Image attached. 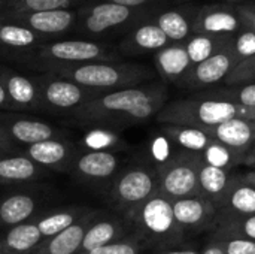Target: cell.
<instances>
[{"label": "cell", "instance_id": "6da1fadb", "mask_svg": "<svg viewBox=\"0 0 255 254\" xmlns=\"http://www.w3.org/2000/svg\"><path fill=\"white\" fill-rule=\"evenodd\" d=\"M167 99V87L151 82L100 93L75 109L73 115L85 124H137L157 117Z\"/></svg>", "mask_w": 255, "mask_h": 254}, {"label": "cell", "instance_id": "7a4b0ae2", "mask_svg": "<svg viewBox=\"0 0 255 254\" xmlns=\"http://www.w3.org/2000/svg\"><path fill=\"white\" fill-rule=\"evenodd\" d=\"M46 70L51 75L64 78L97 93L136 87L154 78V72L148 66L123 61H96L75 66H55L48 67Z\"/></svg>", "mask_w": 255, "mask_h": 254}, {"label": "cell", "instance_id": "3957f363", "mask_svg": "<svg viewBox=\"0 0 255 254\" xmlns=\"http://www.w3.org/2000/svg\"><path fill=\"white\" fill-rule=\"evenodd\" d=\"M250 109L218 99L193 94L190 97L167 102L157 114V121L167 126H182L196 129H211L227 120L244 117L247 118Z\"/></svg>", "mask_w": 255, "mask_h": 254}, {"label": "cell", "instance_id": "277c9868", "mask_svg": "<svg viewBox=\"0 0 255 254\" xmlns=\"http://www.w3.org/2000/svg\"><path fill=\"white\" fill-rule=\"evenodd\" d=\"M155 13L106 0H88L76 7V24L72 33L93 39L126 34L137 24L152 19Z\"/></svg>", "mask_w": 255, "mask_h": 254}, {"label": "cell", "instance_id": "5b68a950", "mask_svg": "<svg viewBox=\"0 0 255 254\" xmlns=\"http://www.w3.org/2000/svg\"><path fill=\"white\" fill-rule=\"evenodd\" d=\"M127 217L136 225L143 240L164 249L178 246L185 238V234L175 220L172 201L158 193L133 210Z\"/></svg>", "mask_w": 255, "mask_h": 254}, {"label": "cell", "instance_id": "8992f818", "mask_svg": "<svg viewBox=\"0 0 255 254\" xmlns=\"http://www.w3.org/2000/svg\"><path fill=\"white\" fill-rule=\"evenodd\" d=\"M34 57H37L45 69L96 61H118V52L112 46L90 39L46 42L36 48Z\"/></svg>", "mask_w": 255, "mask_h": 254}, {"label": "cell", "instance_id": "52a82bcc", "mask_svg": "<svg viewBox=\"0 0 255 254\" xmlns=\"http://www.w3.org/2000/svg\"><path fill=\"white\" fill-rule=\"evenodd\" d=\"M199 154L182 151L158 166V195L169 201L202 196L199 187Z\"/></svg>", "mask_w": 255, "mask_h": 254}, {"label": "cell", "instance_id": "ba28073f", "mask_svg": "<svg viewBox=\"0 0 255 254\" xmlns=\"http://www.w3.org/2000/svg\"><path fill=\"white\" fill-rule=\"evenodd\" d=\"M157 193V169L148 166H133L120 172L115 178L111 190V199L118 210L128 216L133 210L145 204Z\"/></svg>", "mask_w": 255, "mask_h": 254}, {"label": "cell", "instance_id": "9c48e42d", "mask_svg": "<svg viewBox=\"0 0 255 254\" xmlns=\"http://www.w3.org/2000/svg\"><path fill=\"white\" fill-rule=\"evenodd\" d=\"M239 63L241 60L233 48V40H232L230 45H227L215 55L193 66L187 73V76L178 84V87L194 93L220 87V84L224 82L229 73Z\"/></svg>", "mask_w": 255, "mask_h": 254}, {"label": "cell", "instance_id": "30bf717a", "mask_svg": "<svg viewBox=\"0 0 255 254\" xmlns=\"http://www.w3.org/2000/svg\"><path fill=\"white\" fill-rule=\"evenodd\" d=\"M1 18L21 24L45 39L63 36L73 31L76 24V9L55 10H12L6 9L0 13Z\"/></svg>", "mask_w": 255, "mask_h": 254}, {"label": "cell", "instance_id": "8fae6325", "mask_svg": "<svg viewBox=\"0 0 255 254\" xmlns=\"http://www.w3.org/2000/svg\"><path fill=\"white\" fill-rule=\"evenodd\" d=\"M39 94H40V106H49L54 109H78L85 102L96 97L97 91L84 88L72 81L55 75L40 76L37 81Z\"/></svg>", "mask_w": 255, "mask_h": 254}, {"label": "cell", "instance_id": "7c38bea8", "mask_svg": "<svg viewBox=\"0 0 255 254\" xmlns=\"http://www.w3.org/2000/svg\"><path fill=\"white\" fill-rule=\"evenodd\" d=\"M247 28L245 22L233 3H206L202 4L194 22V33L202 34H229L235 36Z\"/></svg>", "mask_w": 255, "mask_h": 254}, {"label": "cell", "instance_id": "4fadbf2b", "mask_svg": "<svg viewBox=\"0 0 255 254\" xmlns=\"http://www.w3.org/2000/svg\"><path fill=\"white\" fill-rule=\"evenodd\" d=\"M173 216L178 226L185 234H199L217 225L218 208L203 196H191L172 202Z\"/></svg>", "mask_w": 255, "mask_h": 254}, {"label": "cell", "instance_id": "5bb4252c", "mask_svg": "<svg viewBox=\"0 0 255 254\" xmlns=\"http://www.w3.org/2000/svg\"><path fill=\"white\" fill-rule=\"evenodd\" d=\"M200 6L193 3H179L178 6H169L158 10L152 21L163 30L172 43L185 42L194 30Z\"/></svg>", "mask_w": 255, "mask_h": 254}, {"label": "cell", "instance_id": "9a60e30c", "mask_svg": "<svg viewBox=\"0 0 255 254\" xmlns=\"http://www.w3.org/2000/svg\"><path fill=\"white\" fill-rule=\"evenodd\" d=\"M205 132L214 141L226 145L233 153H236L241 160L255 142V121L247 120L244 117L227 120L218 126L206 129Z\"/></svg>", "mask_w": 255, "mask_h": 254}, {"label": "cell", "instance_id": "2e32d148", "mask_svg": "<svg viewBox=\"0 0 255 254\" xmlns=\"http://www.w3.org/2000/svg\"><path fill=\"white\" fill-rule=\"evenodd\" d=\"M172 43L163 30L152 21H143L127 31L120 42V52L127 55H142L149 52H157L161 48Z\"/></svg>", "mask_w": 255, "mask_h": 254}, {"label": "cell", "instance_id": "e0dca14e", "mask_svg": "<svg viewBox=\"0 0 255 254\" xmlns=\"http://www.w3.org/2000/svg\"><path fill=\"white\" fill-rule=\"evenodd\" d=\"M0 81L6 90L12 108H40V94L36 81H31L30 78L4 67L0 69Z\"/></svg>", "mask_w": 255, "mask_h": 254}, {"label": "cell", "instance_id": "ac0fdd59", "mask_svg": "<svg viewBox=\"0 0 255 254\" xmlns=\"http://www.w3.org/2000/svg\"><path fill=\"white\" fill-rule=\"evenodd\" d=\"M154 63L158 75L170 84L178 85L193 67L184 42L169 43L154 54Z\"/></svg>", "mask_w": 255, "mask_h": 254}, {"label": "cell", "instance_id": "d6986e66", "mask_svg": "<svg viewBox=\"0 0 255 254\" xmlns=\"http://www.w3.org/2000/svg\"><path fill=\"white\" fill-rule=\"evenodd\" d=\"M96 220L94 214H85L76 223L64 229L63 232L46 238L33 252L37 254H78L81 250L84 237L90 225Z\"/></svg>", "mask_w": 255, "mask_h": 254}, {"label": "cell", "instance_id": "ffe728a7", "mask_svg": "<svg viewBox=\"0 0 255 254\" xmlns=\"http://www.w3.org/2000/svg\"><path fill=\"white\" fill-rule=\"evenodd\" d=\"M118 156L105 151V150H96L82 154L76 160L75 172L82 180H91V181H103L111 178L118 171Z\"/></svg>", "mask_w": 255, "mask_h": 254}, {"label": "cell", "instance_id": "44dd1931", "mask_svg": "<svg viewBox=\"0 0 255 254\" xmlns=\"http://www.w3.org/2000/svg\"><path fill=\"white\" fill-rule=\"evenodd\" d=\"M197 175H199L200 195L220 210L223 207L224 198L230 187L233 172L218 169L214 166H208L199 157Z\"/></svg>", "mask_w": 255, "mask_h": 254}, {"label": "cell", "instance_id": "7402d4cb", "mask_svg": "<svg viewBox=\"0 0 255 254\" xmlns=\"http://www.w3.org/2000/svg\"><path fill=\"white\" fill-rule=\"evenodd\" d=\"M218 213L230 216L255 214V189L242 180L241 174H233L230 187Z\"/></svg>", "mask_w": 255, "mask_h": 254}, {"label": "cell", "instance_id": "603a6c76", "mask_svg": "<svg viewBox=\"0 0 255 254\" xmlns=\"http://www.w3.org/2000/svg\"><path fill=\"white\" fill-rule=\"evenodd\" d=\"M43 241L36 223H21L12 226L0 241V254H30Z\"/></svg>", "mask_w": 255, "mask_h": 254}, {"label": "cell", "instance_id": "cb8c5ba5", "mask_svg": "<svg viewBox=\"0 0 255 254\" xmlns=\"http://www.w3.org/2000/svg\"><path fill=\"white\" fill-rule=\"evenodd\" d=\"M46 42L48 39L37 34L36 31L0 16V48L27 51L31 48H37Z\"/></svg>", "mask_w": 255, "mask_h": 254}, {"label": "cell", "instance_id": "d4e9b609", "mask_svg": "<svg viewBox=\"0 0 255 254\" xmlns=\"http://www.w3.org/2000/svg\"><path fill=\"white\" fill-rule=\"evenodd\" d=\"M6 133L16 142L28 147L43 141L55 139V136L58 135L48 123H43L40 120H28V118L10 120L6 124Z\"/></svg>", "mask_w": 255, "mask_h": 254}, {"label": "cell", "instance_id": "484cf974", "mask_svg": "<svg viewBox=\"0 0 255 254\" xmlns=\"http://www.w3.org/2000/svg\"><path fill=\"white\" fill-rule=\"evenodd\" d=\"M235 36L229 34H202V33H194L191 34L185 42V49L190 57V61L193 66L208 60L209 57L215 55L221 49H224L230 42L233 40Z\"/></svg>", "mask_w": 255, "mask_h": 254}, {"label": "cell", "instance_id": "4316f807", "mask_svg": "<svg viewBox=\"0 0 255 254\" xmlns=\"http://www.w3.org/2000/svg\"><path fill=\"white\" fill-rule=\"evenodd\" d=\"M124 234H126V229L118 220H114V219L97 220V222L94 220L85 232L79 253H87L99 247L108 246L111 243L120 241L123 240Z\"/></svg>", "mask_w": 255, "mask_h": 254}, {"label": "cell", "instance_id": "83f0119b", "mask_svg": "<svg viewBox=\"0 0 255 254\" xmlns=\"http://www.w3.org/2000/svg\"><path fill=\"white\" fill-rule=\"evenodd\" d=\"M163 133L170 139L172 144L178 145L187 153L200 154L214 139L202 129L182 127V126H167L163 124Z\"/></svg>", "mask_w": 255, "mask_h": 254}, {"label": "cell", "instance_id": "f1b7e54d", "mask_svg": "<svg viewBox=\"0 0 255 254\" xmlns=\"http://www.w3.org/2000/svg\"><path fill=\"white\" fill-rule=\"evenodd\" d=\"M72 148L58 139L33 144L27 148V156L39 166H60L69 160Z\"/></svg>", "mask_w": 255, "mask_h": 254}, {"label": "cell", "instance_id": "f546056e", "mask_svg": "<svg viewBox=\"0 0 255 254\" xmlns=\"http://www.w3.org/2000/svg\"><path fill=\"white\" fill-rule=\"evenodd\" d=\"M36 201L28 195H12L0 202V222L6 226L27 223L36 210Z\"/></svg>", "mask_w": 255, "mask_h": 254}, {"label": "cell", "instance_id": "4dcf8cb0", "mask_svg": "<svg viewBox=\"0 0 255 254\" xmlns=\"http://www.w3.org/2000/svg\"><path fill=\"white\" fill-rule=\"evenodd\" d=\"M40 174L39 165L25 156L0 159V183H25Z\"/></svg>", "mask_w": 255, "mask_h": 254}, {"label": "cell", "instance_id": "1f68e13d", "mask_svg": "<svg viewBox=\"0 0 255 254\" xmlns=\"http://www.w3.org/2000/svg\"><path fill=\"white\" fill-rule=\"evenodd\" d=\"M205 97L226 100L248 109L255 108V82L251 84H241V85H221L215 88H209L205 91L197 93Z\"/></svg>", "mask_w": 255, "mask_h": 254}, {"label": "cell", "instance_id": "d6a6232c", "mask_svg": "<svg viewBox=\"0 0 255 254\" xmlns=\"http://www.w3.org/2000/svg\"><path fill=\"white\" fill-rule=\"evenodd\" d=\"M199 157L208 166H214V168L230 171V172H233V168L241 165V157L236 153H233L230 148H227L226 145L217 141H212L199 154Z\"/></svg>", "mask_w": 255, "mask_h": 254}, {"label": "cell", "instance_id": "836d02e7", "mask_svg": "<svg viewBox=\"0 0 255 254\" xmlns=\"http://www.w3.org/2000/svg\"><path fill=\"white\" fill-rule=\"evenodd\" d=\"M85 214H87V211H81V210L60 211V213H55V214L40 219L36 223V226H37L40 235L43 237V240H46V238H51V237L63 232L64 229H67L69 226L76 223L79 219H82Z\"/></svg>", "mask_w": 255, "mask_h": 254}, {"label": "cell", "instance_id": "e575fe53", "mask_svg": "<svg viewBox=\"0 0 255 254\" xmlns=\"http://www.w3.org/2000/svg\"><path fill=\"white\" fill-rule=\"evenodd\" d=\"M217 229L255 241V214L254 216H230V214L218 213Z\"/></svg>", "mask_w": 255, "mask_h": 254}, {"label": "cell", "instance_id": "d590c367", "mask_svg": "<svg viewBox=\"0 0 255 254\" xmlns=\"http://www.w3.org/2000/svg\"><path fill=\"white\" fill-rule=\"evenodd\" d=\"M88 0H7L6 9L12 10H55L73 9Z\"/></svg>", "mask_w": 255, "mask_h": 254}, {"label": "cell", "instance_id": "8d00e7d4", "mask_svg": "<svg viewBox=\"0 0 255 254\" xmlns=\"http://www.w3.org/2000/svg\"><path fill=\"white\" fill-rule=\"evenodd\" d=\"M212 238H215L220 243L226 254H255V241L227 234L218 229Z\"/></svg>", "mask_w": 255, "mask_h": 254}, {"label": "cell", "instance_id": "74e56055", "mask_svg": "<svg viewBox=\"0 0 255 254\" xmlns=\"http://www.w3.org/2000/svg\"><path fill=\"white\" fill-rule=\"evenodd\" d=\"M255 82V55L241 61L224 79L223 85H241Z\"/></svg>", "mask_w": 255, "mask_h": 254}, {"label": "cell", "instance_id": "f35d334b", "mask_svg": "<svg viewBox=\"0 0 255 254\" xmlns=\"http://www.w3.org/2000/svg\"><path fill=\"white\" fill-rule=\"evenodd\" d=\"M142 253V244L136 238H123L120 241L111 243L108 246L99 247L96 250L87 252V253L78 254H140Z\"/></svg>", "mask_w": 255, "mask_h": 254}, {"label": "cell", "instance_id": "ab89813d", "mask_svg": "<svg viewBox=\"0 0 255 254\" xmlns=\"http://www.w3.org/2000/svg\"><path fill=\"white\" fill-rule=\"evenodd\" d=\"M233 48L241 61L255 55V33L250 28L241 30L233 37Z\"/></svg>", "mask_w": 255, "mask_h": 254}, {"label": "cell", "instance_id": "60d3db41", "mask_svg": "<svg viewBox=\"0 0 255 254\" xmlns=\"http://www.w3.org/2000/svg\"><path fill=\"white\" fill-rule=\"evenodd\" d=\"M115 4H121L131 9H143L151 12H158L164 7L170 6V0H106Z\"/></svg>", "mask_w": 255, "mask_h": 254}, {"label": "cell", "instance_id": "b9f144b4", "mask_svg": "<svg viewBox=\"0 0 255 254\" xmlns=\"http://www.w3.org/2000/svg\"><path fill=\"white\" fill-rule=\"evenodd\" d=\"M235 4V3H233ZM244 22H245V27L253 30L255 33V1H250V3H239L236 4Z\"/></svg>", "mask_w": 255, "mask_h": 254}, {"label": "cell", "instance_id": "7bdbcfd3", "mask_svg": "<svg viewBox=\"0 0 255 254\" xmlns=\"http://www.w3.org/2000/svg\"><path fill=\"white\" fill-rule=\"evenodd\" d=\"M200 254H226L223 247L220 246V243L215 238H211L209 243L203 247V250H200Z\"/></svg>", "mask_w": 255, "mask_h": 254}, {"label": "cell", "instance_id": "ee69618b", "mask_svg": "<svg viewBox=\"0 0 255 254\" xmlns=\"http://www.w3.org/2000/svg\"><path fill=\"white\" fill-rule=\"evenodd\" d=\"M241 165H245L250 169H255V142L253 144V147L244 154V157L241 160Z\"/></svg>", "mask_w": 255, "mask_h": 254}, {"label": "cell", "instance_id": "f6af8a7d", "mask_svg": "<svg viewBox=\"0 0 255 254\" xmlns=\"http://www.w3.org/2000/svg\"><path fill=\"white\" fill-rule=\"evenodd\" d=\"M158 254H200L199 250H194V249H164L161 250Z\"/></svg>", "mask_w": 255, "mask_h": 254}, {"label": "cell", "instance_id": "bcb514c9", "mask_svg": "<svg viewBox=\"0 0 255 254\" xmlns=\"http://www.w3.org/2000/svg\"><path fill=\"white\" fill-rule=\"evenodd\" d=\"M0 108H12L10 106V102H9V97L6 94V90L0 81Z\"/></svg>", "mask_w": 255, "mask_h": 254}, {"label": "cell", "instance_id": "7dc6e473", "mask_svg": "<svg viewBox=\"0 0 255 254\" xmlns=\"http://www.w3.org/2000/svg\"><path fill=\"white\" fill-rule=\"evenodd\" d=\"M241 177H242L244 181H247L250 186H253L255 189V169H251V171H247V172L241 174Z\"/></svg>", "mask_w": 255, "mask_h": 254}, {"label": "cell", "instance_id": "c3c4849f", "mask_svg": "<svg viewBox=\"0 0 255 254\" xmlns=\"http://www.w3.org/2000/svg\"><path fill=\"white\" fill-rule=\"evenodd\" d=\"M223 1H227V3H235V4H239V3H250V1H255V0H223Z\"/></svg>", "mask_w": 255, "mask_h": 254}, {"label": "cell", "instance_id": "681fc988", "mask_svg": "<svg viewBox=\"0 0 255 254\" xmlns=\"http://www.w3.org/2000/svg\"><path fill=\"white\" fill-rule=\"evenodd\" d=\"M6 138H7V133H6V130L0 127V141H6Z\"/></svg>", "mask_w": 255, "mask_h": 254}, {"label": "cell", "instance_id": "f907efd6", "mask_svg": "<svg viewBox=\"0 0 255 254\" xmlns=\"http://www.w3.org/2000/svg\"><path fill=\"white\" fill-rule=\"evenodd\" d=\"M6 4H7V0H0V13L6 10Z\"/></svg>", "mask_w": 255, "mask_h": 254}, {"label": "cell", "instance_id": "816d5d0a", "mask_svg": "<svg viewBox=\"0 0 255 254\" xmlns=\"http://www.w3.org/2000/svg\"><path fill=\"white\" fill-rule=\"evenodd\" d=\"M170 1H175V3H188V1H191V0H170Z\"/></svg>", "mask_w": 255, "mask_h": 254}, {"label": "cell", "instance_id": "f5cc1de1", "mask_svg": "<svg viewBox=\"0 0 255 254\" xmlns=\"http://www.w3.org/2000/svg\"><path fill=\"white\" fill-rule=\"evenodd\" d=\"M30 254H37V253H30Z\"/></svg>", "mask_w": 255, "mask_h": 254}]
</instances>
